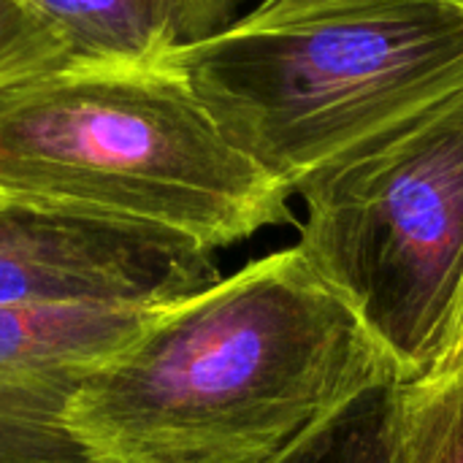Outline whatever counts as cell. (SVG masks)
<instances>
[{"label": "cell", "mask_w": 463, "mask_h": 463, "mask_svg": "<svg viewBox=\"0 0 463 463\" xmlns=\"http://www.w3.org/2000/svg\"><path fill=\"white\" fill-rule=\"evenodd\" d=\"M152 315L0 307V463H109L73 429L71 404Z\"/></svg>", "instance_id": "6"}, {"label": "cell", "mask_w": 463, "mask_h": 463, "mask_svg": "<svg viewBox=\"0 0 463 463\" xmlns=\"http://www.w3.org/2000/svg\"><path fill=\"white\" fill-rule=\"evenodd\" d=\"M68 60V43L35 8L0 0V90Z\"/></svg>", "instance_id": "10"}, {"label": "cell", "mask_w": 463, "mask_h": 463, "mask_svg": "<svg viewBox=\"0 0 463 463\" xmlns=\"http://www.w3.org/2000/svg\"><path fill=\"white\" fill-rule=\"evenodd\" d=\"M388 3H412V0H263L252 11L241 14L233 27L239 30H263V27H279L301 19H317L331 14H347L361 11L372 5H388Z\"/></svg>", "instance_id": "11"}, {"label": "cell", "mask_w": 463, "mask_h": 463, "mask_svg": "<svg viewBox=\"0 0 463 463\" xmlns=\"http://www.w3.org/2000/svg\"><path fill=\"white\" fill-rule=\"evenodd\" d=\"M212 252L168 228L0 198L3 309L157 312L220 279Z\"/></svg>", "instance_id": "5"}, {"label": "cell", "mask_w": 463, "mask_h": 463, "mask_svg": "<svg viewBox=\"0 0 463 463\" xmlns=\"http://www.w3.org/2000/svg\"><path fill=\"white\" fill-rule=\"evenodd\" d=\"M402 463H463V364L410 383Z\"/></svg>", "instance_id": "9"}, {"label": "cell", "mask_w": 463, "mask_h": 463, "mask_svg": "<svg viewBox=\"0 0 463 463\" xmlns=\"http://www.w3.org/2000/svg\"><path fill=\"white\" fill-rule=\"evenodd\" d=\"M461 5H463V0H461Z\"/></svg>", "instance_id": "13"}, {"label": "cell", "mask_w": 463, "mask_h": 463, "mask_svg": "<svg viewBox=\"0 0 463 463\" xmlns=\"http://www.w3.org/2000/svg\"><path fill=\"white\" fill-rule=\"evenodd\" d=\"M174 62L220 125L296 193L463 90L461 0H412L239 30Z\"/></svg>", "instance_id": "3"}, {"label": "cell", "mask_w": 463, "mask_h": 463, "mask_svg": "<svg viewBox=\"0 0 463 463\" xmlns=\"http://www.w3.org/2000/svg\"><path fill=\"white\" fill-rule=\"evenodd\" d=\"M290 195L168 60H68L0 90V198L146 222L220 250L290 222Z\"/></svg>", "instance_id": "2"}, {"label": "cell", "mask_w": 463, "mask_h": 463, "mask_svg": "<svg viewBox=\"0 0 463 463\" xmlns=\"http://www.w3.org/2000/svg\"><path fill=\"white\" fill-rule=\"evenodd\" d=\"M296 195L298 247L407 380L431 377L463 298V90Z\"/></svg>", "instance_id": "4"}, {"label": "cell", "mask_w": 463, "mask_h": 463, "mask_svg": "<svg viewBox=\"0 0 463 463\" xmlns=\"http://www.w3.org/2000/svg\"><path fill=\"white\" fill-rule=\"evenodd\" d=\"M68 43L71 60L165 62L228 30L244 0H24Z\"/></svg>", "instance_id": "7"}, {"label": "cell", "mask_w": 463, "mask_h": 463, "mask_svg": "<svg viewBox=\"0 0 463 463\" xmlns=\"http://www.w3.org/2000/svg\"><path fill=\"white\" fill-rule=\"evenodd\" d=\"M393 372L296 244L155 312L87 374L71 423L109 463H266Z\"/></svg>", "instance_id": "1"}, {"label": "cell", "mask_w": 463, "mask_h": 463, "mask_svg": "<svg viewBox=\"0 0 463 463\" xmlns=\"http://www.w3.org/2000/svg\"><path fill=\"white\" fill-rule=\"evenodd\" d=\"M410 383L399 372L385 374L266 463H402Z\"/></svg>", "instance_id": "8"}, {"label": "cell", "mask_w": 463, "mask_h": 463, "mask_svg": "<svg viewBox=\"0 0 463 463\" xmlns=\"http://www.w3.org/2000/svg\"><path fill=\"white\" fill-rule=\"evenodd\" d=\"M458 364H463V298L461 307H458V317H456V326H453V336H450V347L439 364V369L434 374H442L448 369H456Z\"/></svg>", "instance_id": "12"}]
</instances>
